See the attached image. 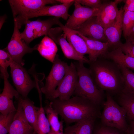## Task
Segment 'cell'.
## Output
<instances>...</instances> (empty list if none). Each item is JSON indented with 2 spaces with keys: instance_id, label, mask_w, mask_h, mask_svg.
<instances>
[{
  "instance_id": "obj_1",
  "label": "cell",
  "mask_w": 134,
  "mask_h": 134,
  "mask_svg": "<svg viewBox=\"0 0 134 134\" xmlns=\"http://www.w3.org/2000/svg\"><path fill=\"white\" fill-rule=\"evenodd\" d=\"M92 80L97 87L112 96L121 92L124 86L119 66L112 61L100 57L88 63Z\"/></svg>"
},
{
  "instance_id": "obj_2",
  "label": "cell",
  "mask_w": 134,
  "mask_h": 134,
  "mask_svg": "<svg viewBox=\"0 0 134 134\" xmlns=\"http://www.w3.org/2000/svg\"><path fill=\"white\" fill-rule=\"evenodd\" d=\"M49 100L52 107L67 124L91 117H100L101 114L100 107L81 97L74 96L65 100L58 98Z\"/></svg>"
},
{
  "instance_id": "obj_3",
  "label": "cell",
  "mask_w": 134,
  "mask_h": 134,
  "mask_svg": "<svg viewBox=\"0 0 134 134\" xmlns=\"http://www.w3.org/2000/svg\"><path fill=\"white\" fill-rule=\"evenodd\" d=\"M74 63L78 74V81L73 95L84 98L100 107L103 105L104 92L99 89L94 83L89 69L84 66L83 61Z\"/></svg>"
},
{
  "instance_id": "obj_4",
  "label": "cell",
  "mask_w": 134,
  "mask_h": 134,
  "mask_svg": "<svg viewBox=\"0 0 134 134\" xmlns=\"http://www.w3.org/2000/svg\"><path fill=\"white\" fill-rule=\"evenodd\" d=\"M100 118L103 125L126 131L128 127L126 111L115 101L112 96L106 93V100Z\"/></svg>"
},
{
  "instance_id": "obj_5",
  "label": "cell",
  "mask_w": 134,
  "mask_h": 134,
  "mask_svg": "<svg viewBox=\"0 0 134 134\" xmlns=\"http://www.w3.org/2000/svg\"><path fill=\"white\" fill-rule=\"evenodd\" d=\"M14 22L21 28L29 20V15L47 4L58 3L56 0H9Z\"/></svg>"
},
{
  "instance_id": "obj_6",
  "label": "cell",
  "mask_w": 134,
  "mask_h": 134,
  "mask_svg": "<svg viewBox=\"0 0 134 134\" xmlns=\"http://www.w3.org/2000/svg\"><path fill=\"white\" fill-rule=\"evenodd\" d=\"M10 66L14 84L21 96L24 98H27L30 92L35 88L38 92H41L38 81L32 80L23 66L13 61Z\"/></svg>"
},
{
  "instance_id": "obj_7",
  "label": "cell",
  "mask_w": 134,
  "mask_h": 134,
  "mask_svg": "<svg viewBox=\"0 0 134 134\" xmlns=\"http://www.w3.org/2000/svg\"><path fill=\"white\" fill-rule=\"evenodd\" d=\"M59 18L54 17L43 20H29L25 24L24 30L21 33V38L29 45L34 39L42 36L48 35L52 27L54 25H58L60 22Z\"/></svg>"
},
{
  "instance_id": "obj_8",
  "label": "cell",
  "mask_w": 134,
  "mask_h": 134,
  "mask_svg": "<svg viewBox=\"0 0 134 134\" xmlns=\"http://www.w3.org/2000/svg\"><path fill=\"white\" fill-rule=\"evenodd\" d=\"M78 81V76L75 65L71 62L62 81L48 99L58 98L67 100L73 95Z\"/></svg>"
},
{
  "instance_id": "obj_9",
  "label": "cell",
  "mask_w": 134,
  "mask_h": 134,
  "mask_svg": "<svg viewBox=\"0 0 134 134\" xmlns=\"http://www.w3.org/2000/svg\"><path fill=\"white\" fill-rule=\"evenodd\" d=\"M50 72L46 79L45 83L41 88L42 93L47 99L51 97L65 74L69 65L67 63L61 60L57 54Z\"/></svg>"
},
{
  "instance_id": "obj_10",
  "label": "cell",
  "mask_w": 134,
  "mask_h": 134,
  "mask_svg": "<svg viewBox=\"0 0 134 134\" xmlns=\"http://www.w3.org/2000/svg\"><path fill=\"white\" fill-rule=\"evenodd\" d=\"M14 24L13 32L6 49L13 61L23 66L24 64L22 59L24 56L37 50L38 44L33 47H29L21 37L20 27L15 22H14Z\"/></svg>"
},
{
  "instance_id": "obj_11",
  "label": "cell",
  "mask_w": 134,
  "mask_h": 134,
  "mask_svg": "<svg viewBox=\"0 0 134 134\" xmlns=\"http://www.w3.org/2000/svg\"><path fill=\"white\" fill-rule=\"evenodd\" d=\"M48 35L55 43L60 46L66 58L77 61H82L84 63H88L89 59L86 57L83 58L81 57L71 44L67 40L66 35L60 27L51 28L49 31Z\"/></svg>"
},
{
  "instance_id": "obj_12",
  "label": "cell",
  "mask_w": 134,
  "mask_h": 134,
  "mask_svg": "<svg viewBox=\"0 0 134 134\" xmlns=\"http://www.w3.org/2000/svg\"><path fill=\"white\" fill-rule=\"evenodd\" d=\"M75 8L72 14L69 17L65 26L67 28L76 30L86 21L92 17L97 16L100 10L82 6L75 0Z\"/></svg>"
},
{
  "instance_id": "obj_13",
  "label": "cell",
  "mask_w": 134,
  "mask_h": 134,
  "mask_svg": "<svg viewBox=\"0 0 134 134\" xmlns=\"http://www.w3.org/2000/svg\"><path fill=\"white\" fill-rule=\"evenodd\" d=\"M4 85L3 91L0 95V112L3 115L16 111L17 109L15 107L13 98L15 97L17 99L20 95L16 90L10 84L7 78L4 77Z\"/></svg>"
},
{
  "instance_id": "obj_14",
  "label": "cell",
  "mask_w": 134,
  "mask_h": 134,
  "mask_svg": "<svg viewBox=\"0 0 134 134\" xmlns=\"http://www.w3.org/2000/svg\"><path fill=\"white\" fill-rule=\"evenodd\" d=\"M76 31L88 38L103 42H107L104 29L98 21L96 16L86 21Z\"/></svg>"
},
{
  "instance_id": "obj_15",
  "label": "cell",
  "mask_w": 134,
  "mask_h": 134,
  "mask_svg": "<svg viewBox=\"0 0 134 134\" xmlns=\"http://www.w3.org/2000/svg\"><path fill=\"white\" fill-rule=\"evenodd\" d=\"M124 11L121 7L116 19L111 25L104 28L105 34L112 50L120 47L122 43L120 40L122 31V20Z\"/></svg>"
},
{
  "instance_id": "obj_16",
  "label": "cell",
  "mask_w": 134,
  "mask_h": 134,
  "mask_svg": "<svg viewBox=\"0 0 134 134\" xmlns=\"http://www.w3.org/2000/svg\"><path fill=\"white\" fill-rule=\"evenodd\" d=\"M123 0H115L114 1L103 3L100 7L96 16L99 23L104 28L112 24L118 15L119 10L117 5Z\"/></svg>"
},
{
  "instance_id": "obj_17",
  "label": "cell",
  "mask_w": 134,
  "mask_h": 134,
  "mask_svg": "<svg viewBox=\"0 0 134 134\" xmlns=\"http://www.w3.org/2000/svg\"><path fill=\"white\" fill-rule=\"evenodd\" d=\"M34 131L27 120L20 103L18 102L17 111L8 134H33Z\"/></svg>"
},
{
  "instance_id": "obj_18",
  "label": "cell",
  "mask_w": 134,
  "mask_h": 134,
  "mask_svg": "<svg viewBox=\"0 0 134 134\" xmlns=\"http://www.w3.org/2000/svg\"><path fill=\"white\" fill-rule=\"evenodd\" d=\"M74 1L67 4H62L53 6H45L37 11L29 15L27 20L33 18L42 16H52L55 17L61 18L64 20L68 18V11L70 7Z\"/></svg>"
},
{
  "instance_id": "obj_19",
  "label": "cell",
  "mask_w": 134,
  "mask_h": 134,
  "mask_svg": "<svg viewBox=\"0 0 134 134\" xmlns=\"http://www.w3.org/2000/svg\"><path fill=\"white\" fill-rule=\"evenodd\" d=\"M58 25L62 28L67 40L78 55L82 58H86L84 55L87 54H89V51L86 42L79 34L78 32L67 28L60 22Z\"/></svg>"
},
{
  "instance_id": "obj_20",
  "label": "cell",
  "mask_w": 134,
  "mask_h": 134,
  "mask_svg": "<svg viewBox=\"0 0 134 134\" xmlns=\"http://www.w3.org/2000/svg\"><path fill=\"white\" fill-rule=\"evenodd\" d=\"M78 32L79 35L84 40L87 46L89 51L88 55L90 61H95L110 51V47L108 42H103L88 38Z\"/></svg>"
},
{
  "instance_id": "obj_21",
  "label": "cell",
  "mask_w": 134,
  "mask_h": 134,
  "mask_svg": "<svg viewBox=\"0 0 134 134\" xmlns=\"http://www.w3.org/2000/svg\"><path fill=\"white\" fill-rule=\"evenodd\" d=\"M17 100L22 106L28 122L37 133L38 113L39 107L36 106L34 103L29 99L27 97L24 98L20 95Z\"/></svg>"
},
{
  "instance_id": "obj_22",
  "label": "cell",
  "mask_w": 134,
  "mask_h": 134,
  "mask_svg": "<svg viewBox=\"0 0 134 134\" xmlns=\"http://www.w3.org/2000/svg\"><path fill=\"white\" fill-rule=\"evenodd\" d=\"M97 118L91 117L77 122L73 125H68L64 129V134H93Z\"/></svg>"
},
{
  "instance_id": "obj_23",
  "label": "cell",
  "mask_w": 134,
  "mask_h": 134,
  "mask_svg": "<svg viewBox=\"0 0 134 134\" xmlns=\"http://www.w3.org/2000/svg\"><path fill=\"white\" fill-rule=\"evenodd\" d=\"M101 57L111 60L119 66L134 70V58L125 54L120 47L109 52Z\"/></svg>"
},
{
  "instance_id": "obj_24",
  "label": "cell",
  "mask_w": 134,
  "mask_h": 134,
  "mask_svg": "<svg viewBox=\"0 0 134 134\" xmlns=\"http://www.w3.org/2000/svg\"><path fill=\"white\" fill-rule=\"evenodd\" d=\"M37 50L43 57L53 63L58 51L54 42L50 37L45 36L38 44Z\"/></svg>"
},
{
  "instance_id": "obj_25",
  "label": "cell",
  "mask_w": 134,
  "mask_h": 134,
  "mask_svg": "<svg viewBox=\"0 0 134 134\" xmlns=\"http://www.w3.org/2000/svg\"><path fill=\"white\" fill-rule=\"evenodd\" d=\"M118 104L125 109L126 116L134 121V94L122 91L117 95Z\"/></svg>"
},
{
  "instance_id": "obj_26",
  "label": "cell",
  "mask_w": 134,
  "mask_h": 134,
  "mask_svg": "<svg viewBox=\"0 0 134 134\" xmlns=\"http://www.w3.org/2000/svg\"><path fill=\"white\" fill-rule=\"evenodd\" d=\"M44 109L51 129L57 133L64 131L63 121H59L58 113L52 107L49 102L44 107Z\"/></svg>"
},
{
  "instance_id": "obj_27",
  "label": "cell",
  "mask_w": 134,
  "mask_h": 134,
  "mask_svg": "<svg viewBox=\"0 0 134 134\" xmlns=\"http://www.w3.org/2000/svg\"><path fill=\"white\" fill-rule=\"evenodd\" d=\"M39 97L40 106L38 113L37 133V134H48L50 130V127L42 105V96Z\"/></svg>"
},
{
  "instance_id": "obj_28",
  "label": "cell",
  "mask_w": 134,
  "mask_h": 134,
  "mask_svg": "<svg viewBox=\"0 0 134 134\" xmlns=\"http://www.w3.org/2000/svg\"><path fill=\"white\" fill-rule=\"evenodd\" d=\"M119 66L124 80V86L122 91L134 94V73L127 68Z\"/></svg>"
},
{
  "instance_id": "obj_29",
  "label": "cell",
  "mask_w": 134,
  "mask_h": 134,
  "mask_svg": "<svg viewBox=\"0 0 134 134\" xmlns=\"http://www.w3.org/2000/svg\"><path fill=\"white\" fill-rule=\"evenodd\" d=\"M13 61L12 58L7 51L0 49V71L3 78L4 77L8 78L9 75L7 71V68Z\"/></svg>"
},
{
  "instance_id": "obj_30",
  "label": "cell",
  "mask_w": 134,
  "mask_h": 134,
  "mask_svg": "<svg viewBox=\"0 0 134 134\" xmlns=\"http://www.w3.org/2000/svg\"><path fill=\"white\" fill-rule=\"evenodd\" d=\"M134 25V12L124 11L122 20V30L126 39Z\"/></svg>"
},
{
  "instance_id": "obj_31",
  "label": "cell",
  "mask_w": 134,
  "mask_h": 134,
  "mask_svg": "<svg viewBox=\"0 0 134 134\" xmlns=\"http://www.w3.org/2000/svg\"><path fill=\"white\" fill-rule=\"evenodd\" d=\"M16 111L11 112L6 115L0 113V134H7L8 133Z\"/></svg>"
},
{
  "instance_id": "obj_32",
  "label": "cell",
  "mask_w": 134,
  "mask_h": 134,
  "mask_svg": "<svg viewBox=\"0 0 134 134\" xmlns=\"http://www.w3.org/2000/svg\"><path fill=\"white\" fill-rule=\"evenodd\" d=\"M122 131L115 128L101 124L95 128L94 127L93 134H123Z\"/></svg>"
},
{
  "instance_id": "obj_33",
  "label": "cell",
  "mask_w": 134,
  "mask_h": 134,
  "mask_svg": "<svg viewBox=\"0 0 134 134\" xmlns=\"http://www.w3.org/2000/svg\"><path fill=\"white\" fill-rule=\"evenodd\" d=\"M120 47L125 54L134 58V41L126 40Z\"/></svg>"
},
{
  "instance_id": "obj_34",
  "label": "cell",
  "mask_w": 134,
  "mask_h": 134,
  "mask_svg": "<svg viewBox=\"0 0 134 134\" xmlns=\"http://www.w3.org/2000/svg\"><path fill=\"white\" fill-rule=\"evenodd\" d=\"M81 5L92 8H99L103 3L100 0H76Z\"/></svg>"
},
{
  "instance_id": "obj_35",
  "label": "cell",
  "mask_w": 134,
  "mask_h": 134,
  "mask_svg": "<svg viewBox=\"0 0 134 134\" xmlns=\"http://www.w3.org/2000/svg\"><path fill=\"white\" fill-rule=\"evenodd\" d=\"M125 4L123 9L124 11L134 12V0H123Z\"/></svg>"
},
{
  "instance_id": "obj_36",
  "label": "cell",
  "mask_w": 134,
  "mask_h": 134,
  "mask_svg": "<svg viewBox=\"0 0 134 134\" xmlns=\"http://www.w3.org/2000/svg\"><path fill=\"white\" fill-rule=\"evenodd\" d=\"M126 40L134 41V25L129 32Z\"/></svg>"
},
{
  "instance_id": "obj_37",
  "label": "cell",
  "mask_w": 134,
  "mask_h": 134,
  "mask_svg": "<svg viewBox=\"0 0 134 134\" xmlns=\"http://www.w3.org/2000/svg\"><path fill=\"white\" fill-rule=\"evenodd\" d=\"M7 17L6 15L1 16L0 18V29L1 30L3 24L5 22Z\"/></svg>"
},
{
  "instance_id": "obj_38",
  "label": "cell",
  "mask_w": 134,
  "mask_h": 134,
  "mask_svg": "<svg viewBox=\"0 0 134 134\" xmlns=\"http://www.w3.org/2000/svg\"><path fill=\"white\" fill-rule=\"evenodd\" d=\"M58 3L62 4H67L71 3L75 1L74 0H56Z\"/></svg>"
},
{
  "instance_id": "obj_39",
  "label": "cell",
  "mask_w": 134,
  "mask_h": 134,
  "mask_svg": "<svg viewBox=\"0 0 134 134\" xmlns=\"http://www.w3.org/2000/svg\"><path fill=\"white\" fill-rule=\"evenodd\" d=\"M129 127L131 134H134V121H130V125Z\"/></svg>"
},
{
  "instance_id": "obj_40",
  "label": "cell",
  "mask_w": 134,
  "mask_h": 134,
  "mask_svg": "<svg viewBox=\"0 0 134 134\" xmlns=\"http://www.w3.org/2000/svg\"><path fill=\"white\" fill-rule=\"evenodd\" d=\"M48 134H64V131L57 133L51 129L50 131Z\"/></svg>"
},
{
  "instance_id": "obj_41",
  "label": "cell",
  "mask_w": 134,
  "mask_h": 134,
  "mask_svg": "<svg viewBox=\"0 0 134 134\" xmlns=\"http://www.w3.org/2000/svg\"><path fill=\"white\" fill-rule=\"evenodd\" d=\"M126 134H131L129 127H128L126 131Z\"/></svg>"
},
{
  "instance_id": "obj_42",
  "label": "cell",
  "mask_w": 134,
  "mask_h": 134,
  "mask_svg": "<svg viewBox=\"0 0 134 134\" xmlns=\"http://www.w3.org/2000/svg\"><path fill=\"white\" fill-rule=\"evenodd\" d=\"M33 134H37V133L35 131L34 132Z\"/></svg>"
}]
</instances>
